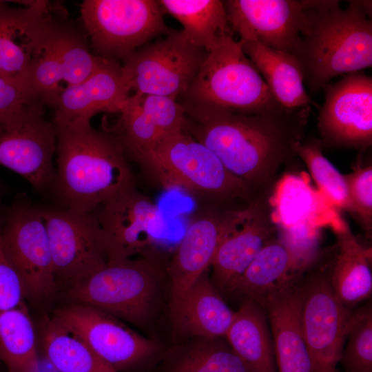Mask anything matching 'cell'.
<instances>
[{
	"instance_id": "4dcf8cb0",
	"label": "cell",
	"mask_w": 372,
	"mask_h": 372,
	"mask_svg": "<svg viewBox=\"0 0 372 372\" xmlns=\"http://www.w3.org/2000/svg\"><path fill=\"white\" fill-rule=\"evenodd\" d=\"M0 360L8 372H40L35 331L23 302L0 311Z\"/></svg>"
},
{
	"instance_id": "484cf974",
	"label": "cell",
	"mask_w": 372,
	"mask_h": 372,
	"mask_svg": "<svg viewBox=\"0 0 372 372\" xmlns=\"http://www.w3.org/2000/svg\"><path fill=\"white\" fill-rule=\"evenodd\" d=\"M234 313L203 273L183 296L172 318L186 334L215 340L225 336Z\"/></svg>"
},
{
	"instance_id": "52a82bcc",
	"label": "cell",
	"mask_w": 372,
	"mask_h": 372,
	"mask_svg": "<svg viewBox=\"0 0 372 372\" xmlns=\"http://www.w3.org/2000/svg\"><path fill=\"white\" fill-rule=\"evenodd\" d=\"M155 0H85L81 14L96 56L123 60L171 30Z\"/></svg>"
},
{
	"instance_id": "8992f818",
	"label": "cell",
	"mask_w": 372,
	"mask_h": 372,
	"mask_svg": "<svg viewBox=\"0 0 372 372\" xmlns=\"http://www.w3.org/2000/svg\"><path fill=\"white\" fill-rule=\"evenodd\" d=\"M159 271L158 262L143 258L107 261L99 270L71 282L68 296L73 303L140 324L150 309Z\"/></svg>"
},
{
	"instance_id": "f546056e",
	"label": "cell",
	"mask_w": 372,
	"mask_h": 372,
	"mask_svg": "<svg viewBox=\"0 0 372 372\" xmlns=\"http://www.w3.org/2000/svg\"><path fill=\"white\" fill-rule=\"evenodd\" d=\"M41 330L45 355L58 372H118L54 317L44 318Z\"/></svg>"
},
{
	"instance_id": "e575fe53",
	"label": "cell",
	"mask_w": 372,
	"mask_h": 372,
	"mask_svg": "<svg viewBox=\"0 0 372 372\" xmlns=\"http://www.w3.org/2000/svg\"><path fill=\"white\" fill-rule=\"evenodd\" d=\"M172 372H249L232 349L223 344L194 347L176 364Z\"/></svg>"
},
{
	"instance_id": "1f68e13d",
	"label": "cell",
	"mask_w": 372,
	"mask_h": 372,
	"mask_svg": "<svg viewBox=\"0 0 372 372\" xmlns=\"http://www.w3.org/2000/svg\"><path fill=\"white\" fill-rule=\"evenodd\" d=\"M59 12L52 32V43L58 57L63 80L68 85L81 83L97 68L101 57L93 54L86 36Z\"/></svg>"
},
{
	"instance_id": "d590c367",
	"label": "cell",
	"mask_w": 372,
	"mask_h": 372,
	"mask_svg": "<svg viewBox=\"0 0 372 372\" xmlns=\"http://www.w3.org/2000/svg\"><path fill=\"white\" fill-rule=\"evenodd\" d=\"M346 181L351 211L357 214L367 230H371L372 216L371 166L359 167L344 175Z\"/></svg>"
},
{
	"instance_id": "3957f363",
	"label": "cell",
	"mask_w": 372,
	"mask_h": 372,
	"mask_svg": "<svg viewBox=\"0 0 372 372\" xmlns=\"http://www.w3.org/2000/svg\"><path fill=\"white\" fill-rule=\"evenodd\" d=\"M305 0L304 20L294 55L312 93L342 74L372 65L371 1Z\"/></svg>"
},
{
	"instance_id": "9c48e42d",
	"label": "cell",
	"mask_w": 372,
	"mask_h": 372,
	"mask_svg": "<svg viewBox=\"0 0 372 372\" xmlns=\"http://www.w3.org/2000/svg\"><path fill=\"white\" fill-rule=\"evenodd\" d=\"M166 35L123 60L131 90L177 99L195 79L207 52L192 43L183 30H171Z\"/></svg>"
},
{
	"instance_id": "74e56055",
	"label": "cell",
	"mask_w": 372,
	"mask_h": 372,
	"mask_svg": "<svg viewBox=\"0 0 372 372\" xmlns=\"http://www.w3.org/2000/svg\"><path fill=\"white\" fill-rule=\"evenodd\" d=\"M32 99L25 83L0 75V118L16 111Z\"/></svg>"
},
{
	"instance_id": "836d02e7",
	"label": "cell",
	"mask_w": 372,
	"mask_h": 372,
	"mask_svg": "<svg viewBox=\"0 0 372 372\" xmlns=\"http://www.w3.org/2000/svg\"><path fill=\"white\" fill-rule=\"evenodd\" d=\"M340 362L344 372H372V309L371 304L353 312Z\"/></svg>"
},
{
	"instance_id": "7402d4cb",
	"label": "cell",
	"mask_w": 372,
	"mask_h": 372,
	"mask_svg": "<svg viewBox=\"0 0 372 372\" xmlns=\"http://www.w3.org/2000/svg\"><path fill=\"white\" fill-rule=\"evenodd\" d=\"M303 289L294 285L268 300L267 313L278 372H317L302 327Z\"/></svg>"
},
{
	"instance_id": "d4e9b609",
	"label": "cell",
	"mask_w": 372,
	"mask_h": 372,
	"mask_svg": "<svg viewBox=\"0 0 372 372\" xmlns=\"http://www.w3.org/2000/svg\"><path fill=\"white\" fill-rule=\"evenodd\" d=\"M267 319L262 307L247 299L225 336L249 372H278Z\"/></svg>"
},
{
	"instance_id": "d6986e66",
	"label": "cell",
	"mask_w": 372,
	"mask_h": 372,
	"mask_svg": "<svg viewBox=\"0 0 372 372\" xmlns=\"http://www.w3.org/2000/svg\"><path fill=\"white\" fill-rule=\"evenodd\" d=\"M113 133L140 165L167 135L184 129L185 108L176 99L135 92L123 103Z\"/></svg>"
},
{
	"instance_id": "9a60e30c",
	"label": "cell",
	"mask_w": 372,
	"mask_h": 372,
	"mask_svg": "<svg viewBox=\"0 0 372 372\" xmlns=\"http://www.w3.org/2000/svg\"><path fill=\"white\" fill-rule=\"evenodd\" d=\"M249 211L206 213L189 225L165 269L171 280L172 316L187 291L211 265L221 242L245 220Z\"/></svg>"
},
{
	"instance_id": "7a4b0ae2",
	"label": "cell",
	"mask_w": 372,
	"mask_h": 372,
	"mask_svg": "<svg viewBox=\"0 0 372 372\" xmlns=\"http://www.w3.org/2000/svg\"><path fill=\"white\" fill-rule=\"evenodd\" d=\"M56 168L52 185L63 208L92 213L134 187L118 138L94 128L90 121L53 123Z\"/></svg>"
},
{
	"instance_id": "e0dca14e",
	"label": "cell",
	"mask_w": 372,
	"mask_h": 372,
	"mask_svg": "<svg viewBox=\"0 0 372 372\" xmlns=\"http://www.w3.org/2000/svg\"><path fill=\"white\" fill-rule=\"evenodd\" d=\"M54 317L79 334L118 372L149 357L156 349L154 341L117 318L91 306L73 303L58 309Z\"/></svg>"
},
{
	"instance_id": "ac0fdd59",
	"label": "cell",
	"mask_w": 372,
	"mask_h": 372,
	"mask_svg": "<svg viewBox=\"0 0 372 372\" xmlns=\"http://www.w3.org/2000/svg\"><path fill=\"white\" fill-rule=\"evenodd\" d=\"M224 4L240 44L256 41L294 55L304 20L305 0H227Z\"/></svg>"
},
{
	"instance_id": "5bb4252c",
	"label": "cell",
	"mask_w": 372,
	"mask_h": 372,
	"mask_svg": "<svg viewBox=\"0 0 372 372\" xmlns=\"http://www.w3.org/2000/svg\"><path fill=\"white\" fill-rule=\"evenodd\" d=\"M302 289V331L316 371L336 372L353 311L336 298L327 278H314Z\"/></svg>"
},
{
	"instance_id": "4fadbf2b",
	"label": "cell",
	"mask_w": 372,
	"mask_h": 372,
	"mask_svg": "<svg viewBox=\"0 0 372 372\" xmlns=\"http://www.w3.org/2000/svg\"><path fill=\"white\" fill-rule=\"evenodd\" d=\"M25 4L12 7L0 1V75L27 85L30 69L50 39L59 7L46 1Z\"/></svg>"
},
{
	"instance_id": "8d00e7d4",
	"label": "cell",
	"mask_w": 372,
	"mask_h": 372,
	"mask_svg": "<svg viewBox=\"0 0 372 372\" xmlns=\"http://www.w3.org/2000/svg\"><path fill=\"white\" fill-rule=\"evenodd\" d=\"M0 198V205H1ZM0 206V311L14 308L23 302L25 295L23 284L6 252L2 238L3 216Z\"/></svg>"
},
{
	"instance_id": "603a6c76",
	"label": "cell",
	"mask_w": 372,
	"mask_h": 372,
	"mask_svg": "<svg viewBox=\"0 0 372 372\" xmlns=\"http://www.w3.org/2000/svg\"><path fill=\"white\" fill-rule=\"evenodd\" d=\"M301 273L287 247L279 240H270L229 291L240 293L263 307L268 300L296 285Z\"/></svg>"
},
{
	"instance_id": "4316f807",
	"label": "cell",
	"mask_w": 372,
	"mask_h": 372,
	"mask_svg": "<svg viewBox=\"0 0 372 372\" xmlns=\"http://www.w3.org/2000/svg\"><path fill=\"white\" fill-rule=\"evenodd\" d=\"M271 229L252 209L245 220L219 245L211 267L220 288L229 291L271 240Z\"/></svg>"
},
{
	"instance_id": "6da1fadb",
	"label": "cell",
	"mask_w": 372,
	"mask_h": 372,
	"mask_svg": "<svg viewBox=\"0 0 372 372\" xmlns=\"http://www.w3.org/2000/svg\"><path fill=\"white\" fill-rule=\"evenodd\" d=\"M310 106L245 115L185 111L184 130L209 148L232 174L245 182L266 168L299 141ZM248 184V183H247Z\"/></svg>"
},
{
	"instance_id": "ffe728a7",
	"label": "cell",
	"mask_w": 372,
	"mask_h": 372,
	"mask_svg": "<svg viewBox=\"0 0 372 372\" xmlns=\"http://www.w3.org/2000/svg\"><path fill=\"white\" fill-rule=\"evenodd\" d=\"M270 204L280 238L320 234L322 227L341 222L335 207L303 174H286L277 183Z\"/></svg>"
},
{
	"instance_id": "83f0119b",
	"label": "cell",
	"mask_w": 372,
	"mask_h": 372,
	"mask_svg": "<svg viewBox=\"0 0 372 372\" xmlns=\"http://www.w3.org/2000/svg\"><path fill=\"white\" fill-rule=\"evenodd\" d=\"M332 229L338 252L329 282L336 298L351 309L371 298L372 273L369 256L344 221Z\"/></svg>"
},
{
	"instance_id": "8fae6325",
	"label": "cell",
	"mask_w": 372,
	"mask_h": 372,
	"mask_svg": "<svg viewBox=\"0 0 372 372\" xmlns=\"http://www.w3.org/2000/svg\"><path fill=\"white\" fill-rule=\"evenodd\" d=\"M2 238L25 294L34 299L53 295L56 278L41 208L14 200L3 216Z\"/></svg>"
},
{
	"instance_id": "f1b7e54d",
	"label": "cell",
	"mask_w": 372,
	"mask_h": 372,
	"mask_svg": "<svg viewBox=\"0 0 372 372\" xmlns=\"http://www.w3.org/2000/svg\"><path fill=\"white\" fill-rule=\"evenodd\" d=\"M164 12L176 19L189 41L207 53L234 38L224 1L159 0Z\"/></svg>"
},
{
	"instance_id": "30bf717a",
	"label": "cell",
	"mask_w": 372,
	"mask_h": 372,
	"mask_svg": "<svg viewBox=\"0 0 372 372\" xmlns=\"http://www.w3.org/2000/svg\"><path fill=\"white\" fill-rule=\"evenodd\" d=\"M93 213L103 231L107 261L137 256L158 262L156 250L169 229L167 218L135 186Z\"/></svg>"
},
{
	"instance_id": "d6a6232c",
	"label": "cell",
	"mask_w": 372,
	"mask_h": 372,
	"mask_svg": "<svg viewBox=\"0 0 372 372\" xmlns=\"http://www.w3.org/2000/svg\"><path fill=\"white\" fill-rule=\"evenodd\" d=\"M293 150L303 160L318 185V191L335 207L351 211V204L344 175L322 154L318 141L293 145Z\"/></svg>"
},
{
	"instance_id": "cb8c5ba5",
	"label": "cell",
	"mask_w": 372,
	"mask_h": 372,
	"mask_svg": "<svg viewBox=\"0 0 372 372\" xmlns=\"http://www.w3.org/2000/svg\"><path fill=\"white\" fill-rule=\"evenodd\" d=\"M242 52L253 62L273 99L288 109L316 105L304 85L302 68L298 58L256 41L240 44Z\"/></svg>"
},
{
	"instance_id": "ba28073f",
	"label": "cell",
	"mask_w": 372,
	"mask_h": 372,
	"mask_svg": "<svg viewBox=\"0 0 372 372\" xmlns=\"http://www.w3.org/2000/svg\"><path fill=\"white\" fill-rule=\"evenodd\" d=\"M45 107L32 99L0 118V165L38 189L52 185L56 175V128L45 118Z\"/></svg>"
},
{
	"instance_id": "f35d334b",
	"label": "cell",
	"mask_w": 372,
	"mask_h": 372,
	"mask_svg": "<svg viewBox=\"0 0 372 372\" xmlns=\"http://www.w3.org/2000/svg\"><path fill=\"white\" fill-rule=\"evenodd\" d=\"M336 372H341V371L337 369Z\"/></svg>"
},
{
	"instance_id": "2e32d148",
	"label": "cell",
	"mask_w": 372,
	"mask_h": 372,
	"mask_svg": "<svg viewBox=\"0 0 372 372\" xmlns=\"http://www.w3.org/2000/svg\"><path fill=\"white\" fill-rule=\"evenodd\" d=\"M318 127L329 143L365 147L372 140V78L356 72L323 87Z\"/></svg>"
},
{
	"instance_id": "7c38bea8",
	"label": "cell",
	"mask_w": 372,
	"mask_h": 372,
	"mask_svg": "<svg viewBox=\"0 0 372 372\" xmlns=\"http://www.w3.org/2000/svg\"><path fill=\"white\" fill-rule=\"evenodd\" d=\"M56 278L70 283L103 267L107 261L103 234L92 213L41 208Z\"/></svg>"
},
{
	"instance_id": "277c9868",
	"label": "cell",
	"mask_w": 372,
	"mask_h": 372,
	"mask_svg": "<svg viewBox=\"0 0 372 372\" xmlns=\"http://www.w3.org/2000/svg\"><path fill=\"white\" fill-rule=\"evenodd\" d=\"M180 103L186 111L252 115L282 107L240 43L230 38L207 53Z\"/></svg>"
},
{
	"instance_id": "44dd1931",
	"label": "cell",
	"mask_w": 372,
	"mask_h": 372,
	"mask_svg": "<svg viewBox=\"0 0 372 372\" xmlns=\"http://www.w3.org/2000/svg\"><path fill=\"white\" fill-rule=\"evenodd\" d=\"M131 91L117 61L101 58L97 68L84 81L68 85L54 99L52 123L90 121L98 113H118Z\"/></svg>"
},
{
	"instance_id": "5b68a950",
	"label": "cell",
	"mask_w": 372,
	"mask_h": 372,
	"mask_svg": "<svg viewBox=\"0 0 372 372\" xmlns=\"http://www.w3.org/2000/svg\"><path fill=\"white\" fill-rule=\"evenodd\" d=\"M165 189L214 199L244 197L248 184L184 129L164 137L141 164Z\"/></svg>"
}]
</instances>
